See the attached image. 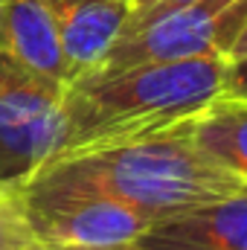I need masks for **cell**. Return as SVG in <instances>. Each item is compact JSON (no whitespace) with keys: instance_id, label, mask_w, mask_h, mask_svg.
<instances>
[{"instance_id":"10","label":"cell","mask_w":247,"mask_h":250,"mask_svg":"<svg viewBox=\"0 0 247 250\" xmlns=\"http://www.w3.org/2000/svg\"><path fill=\"white\" fill-rule=\"evenodd\" d=\"M0 250H47L32 230L23 192L15 187H0Z\"/></svg>"},{"instance_id":"8","label":"cell","mask_w":247,"mask_h":250,"mask_svg":"<svg viewBox=\"0 0 247 250\" xmlns=\"http://www.w3.org/2000/svg\"><path fill=\"white\" fill-rule=\"evenodd\" d=\"M0 50L59 84L73 82L56 21L44 0H0Z\"/></svg>"},{"instance_id":"9","label":"cell","mask_w":247,"mask_h":250,"mask_svg":"<svg viewBox=\"0 0 247 250\" xmlns=\"http://www.w3.org/2000/svg\"><path fill=\"white\" fill-rule=\"evenodd\" d=\"M181 125L218 169L247 187V102L218 96Z\"/></svg>"},{"instance_id":"2","label":"cell","mask_w":247,"mask_h":250,"mask_svg":"<svg viewBox=\"0 0 247 250\" xmlns=\"http://www.w3.org/2000/svg\"><path fill=\"white\" fill-rule=\"evenodd\" d=\"M224 73V56L84 73L64 87L62 143L53 157L169 131L221 96Z\"/></svg>"},{"instance_id":"4","label":"cell","mask_w":247,"mask_h":250,"mask_svg":"<svg viewBox=\"0 0 247 250\" xmlns=\"http://www.w3.org/2000/svg\"><path fill=\"white\" fill-rule=\"evenodd\" d=\"M247 21V0H192L181 9L117 38L90 73H114L137 64L224 56Z\"/></svg>"},{"instance_id":"13","label":"cell","mask_w":247,"mask_h":250,"mask_svg":"<svg viewBox=\"0 0 247 250\" xmlns=\"http://www.w3.org/2000/svg\"><path fill=\"white\" fill-rule=\"evenodd\" d=\"M236 59H247V21H245V26L239 29L236 41L230 44V50H227V62H236Z\"/></svg>"},{"instance_id":"11","label":"cell","mask_w":247,"mask_h":250,"mask_svg":"<svg viewBox=\"0 0 247 250\" xmlns=\"http://www.w3.org/2000/svg\"><path fill=\"white\" fill-rule=\"evenodd\" d=\"M186 3H192V0H131V15H128L123 35L157 21V18H163V15H169V12H175V9H181Z\"/></svg>"},{"instance_id":"6","label":"cell","mask_w":247,"mask_h":250,"mask_svg":"<svg viewBox=\"0 0 247 250\" xmlns=\"http://www.w3.org/2000/svg\"><path fill=\"white\" fill-rule=\"evenodd\" d=\"M140 250H247V187L212 204L178 212L134 242Z\"/></svg>"},{"instance_id":"3","label":"cell","mask_w":247,"mask_h":250,"mask_svg":"<svg viewBox=\"0 0 247 250\" xmlns=\"http://www.w3.org/2000/svg\"><path fill=\"white\" fill-rule=\"evenodd\" d=\"M64 87L0 50V187L21 189L59 151Z\"/></svg>"},{"instance_id":"7","label":"cell","mask_w":247,"mask_h":250,"mask_svg":"<svg viewBox=\"0 0 247 250\" xmlns=\"http://www.w3.org/2000/svg\"><path fill=\"white\" fill-rule=\"evenodd\" d=\"M62 41L73 79L99 67L123 35L131 0H44Z\"/></svg>"},{"instance_id":"1","label":"cell","mask_w":247,"mask_h":250,"mask_svg":"<svg viewBox=\"0 0 247 250\" xmlns=\"http://www.w3.org/2000/svg\"><path fill=\"white\" fill-rule=\"evenodd\" d=\"M23 187L108 195L160 221L233 195L245 184L218 169L184 125H175L160 134L50 157Z\"/></svg>"},{"instance_id":"12","label":"cell","mask_w":247,"mask_h":250,"mask_svg":"<svg viewBox=\"0 0 247 250\" xmlns=\"http://www.w3.org/2000/svg\"><path fill=\"white\" fill-rule=\"evenodd\" d=\"M221 96L247 102V59L227 62V73H224V90H221Z\"/></svg>"},{"instance_id":"14","label":"cell","mask_w":247,"mask_h":250,"mask_svg":"<svg viewBox=\"0 0 247 250\" xmlns=\"http://www.w3.org/2000/svg\"><path fill=\"white\" fill-rule=\"evenodd\" d=\"M105 250H140V248H134V245H125V248H105Z\"/></svg>"},{"instance_id":"5","label":"cell","mask_w":247,"mask_h":250,"mask_svg":"<svg viewBox=\"0 0 247 250\" xmlns=\"http://www.w3.org/2000/svg\"><path fill=\"white\" fill-rule=\"evenodd\" d=\"M35 236L47 250H105L134 245L151 218L96 192L21 187Z\"/></svg>"}]
</instances>
